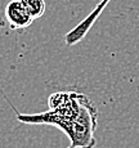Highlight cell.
Listing matches in <instances>:
<instances>
[{"mask_svg": "<svg viewBox=\"0 0 139 148\" xmlns=\"http://www.w3.org/2000/svg\"><path fill=\"white\" fill-rule=\"evenodd\" d=\"M49 110L41 113H21L17 120L28 125H50L63 132L73 148H94L98 111L85 94L77 92H57L48 99Z\"/></svg>", "mask_w": 139, "mask_h": 148, "instance_id": "6da1fadb", "label": "cell"}, {"mask_svg": "<svg viewBox=\"0 0 139 148\" xmlns=\"http://www.w3.org/2000/svg\"><path fill=\"white\" fill-rule=\"evenodd\" d=\"M110 1H111V0H101V3H98V4L95 5V8L90 12L89 16H88L85 19H83L77 26H75L66 36H64V42H66L68 47L79 44V42L88 35V32H89L90 28L93 27L94 22L98 19V17L101 16V13L103 12L104 8L108 5Z\"/></svg>", "mask_w": 139, "mask_h": 148, "instance_id": "7a4b0ae2", "label": "cell"}, {"mask_svg": "<svg viewBox=\"0 0 139 148\" xmlns=\"http://www.w3.org/2000/svg\"><path fill=\"white\" fill-rule=\"evenodd\" d=\"M5 19L12 30L27 28L35 19L30 16L27 9L23 7L21 0H12L5 7Z\"/></svg>", "mask_w": 139, "mask_h": 148, "instance_id": "3957f363", "label": "cell"}, {"mask_svg": "<svg viewBox=\"0 0 139 148\" xmlns=\"http://www.w3.org/2000/svg\"><path fill=\"white\" fill-rule=\"evenodd\" d=\"M21 3L34 19L40 18L45 13V0H21Z\"/></svg>", "mask_w": 139, "mask_h": 148, "instance_id": "277c9868", "label": "cell"}, {"mask_svg": "<svg viewBox=\"0 0 139 148\" xmlns=\"http://www.w3.org/2000/svg\"><path fill=\"white\" fill-rule=\"evenodd\" d=\"M68 148H73V147H72V146H71V147H68Z\"/></svg>", "mask_w": 139, "mask_h": 148, "instance_id": "5b68a950", "label": "cell"}]
</instances>
